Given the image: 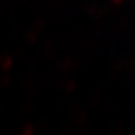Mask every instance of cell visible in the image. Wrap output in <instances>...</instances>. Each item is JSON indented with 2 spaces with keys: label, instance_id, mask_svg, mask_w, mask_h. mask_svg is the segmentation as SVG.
Segmentation results:
<instances>
[{
  "label": "cell",
  "instance_id": "cell-15",
  "mask_svg": "<svg viewBox=\"0 0 135 135\" xmlns=\"http://www.w3.org/2000/svg\"><path fill=\"white\" fill-rule=\"evenodd\" d=\"M80 111H81V108H80V106L76 104V103H72V104L69 106V114L72 115V117H73V115H76Z\"/></svg>",
  "mask_w": 135,
  "mask_h": 135
},
{
  "label": "cell",
  "instance_id": "cell-9",
  "mask_svg": "<svg viewBox=\"0 0 135 135\" xmlns=\"http://www.w3.org/2000/svg\"><path fill=\"white\" fill-rule=\"evenodd\" d=\"M99 101H101V98H99V93L96 91V93H93L90 98H88V108L90 109H96L99 106Z\"/></svg>",
  "mask_w": 135,
  "mask_h": 135
},
{
  "label": "cell",
  "instance_id": "cell-14",
  "mask_svg": "<svg viewBox=\"0 0 135 135\" xmlns=\"http://www.w3.org/2000/svg\"><path fill=\"white\" fill-rule=\"evenodd\" d=\"M129 16H125V15H122V16H119L117 20H115V25H117L119 28H124V26H127L129 25Z\"/></svg>",
  "mask_w": 135,
  "mask_h": 135
},
{
  "label": "cell",
  "instance_id": "cell-3",
  "mask_svg": "<svg viewBox=\"0 0 135 135\" xmlns=\"http://www.w3.org/2000/svg\"><path fill=\"white\" fill-rule=\"evenodd\" d=\"M59 86H60V90L65 91V93H73L75 88H76V81L73 76H65V78H62L59 81Z\"/></svg>",
  "mask_w": 135,
  "mask_h": 135
},
{
  "label": "cell",
  "instance_id": "cell-13",
  "mask_svg": "<svg viewBox=\"0 0 135 135\" xmlns=\"http://www.w3.org/2000/svg\"><path fill=\"white\" fill-rule=\"evenodd\" d=\"M34 130H36V127H34L31 122H28V124H25L23 127H21L20 133H23V135H31V133H34Z\"/></svg>",
  "mask_w": 135,
  "mask_h": 135
},
{
  "label": "cell",
  "instance_id": "cell-17",
  "mask_svg": "<svg viewBox=\"0 0 135 135\" xmlns=\"http://www.w3.org/2000/svg\"><path fill=\"white\" fill-rule=\"evenodd\" d=\"M57 55H59V51L49 49V51H47V60H55V59H57Z\"/></svg>",
  "mask_w": 135,
  "mask_h": 135
},
{
  "label": "cell",
  "instance_id": "cell-11",
  "mask_svg": "<svg viewBox=\"0 0 135 135\" xmlns=\"http://www.w3.org/2000/svg\"><path fill=\"white\" fill-rule=\"evenodd\" d=\"M52 44H54V37L52 36H46V37L41 39V49L47 52L49 49H52Z\"/></svg>",
  "mask_w": 135,
  "mask_h": 135
},
{
  "label": "cell",
  "instance_id": "cell-10",
  "mask_svg": "<svg viewBox=\"0 0 135 135\" xmlns=\"http://www.w3.org/2000/svg\"><path fill=\"white\" fill-rule=\"evenodd\" d=\"M0 65H2V70H3V72H8V70L12 69V65H13V59H12L10 55H2Z\"/></svg>",
  "mask_w": 135,
  "mask_h": 135
},
{
  "label": "cell",
  "instance_id": "cell-2",
  "mask_svg": "<svg viewBox=\"0 0 135 135\" xmlns=\"http://www.w3.org/2000/svg\"><path fill=\"white\" fill-rule=\"evenodd\" d=\"M85 12L88 13L91 18H94V20H101L104 8H103V7H99L98 3H94V2H88V3L85 5Z\"/></svg>",
  "mask_w": 135,
  "mask_h": 135
},
{
  "label": "cell",
  "instance_id": "cell-18",
  "mask_svg": "<svg viewBox=\"0 0 135 135\" xmlns=\"http://www.w3.org/2000/svg\"><path fill=\"white\" fill-rule=\"evenodd\" d=\"M31 111H33V103L31 101H25V104H23V112L28 114V112H31Z\"/></svg>",
  "mask_w": 135,
  "mask_h": 135
},
{
  "label": "cell",
  "instance_id": "cell-8",
  "mask_svg": "<svg viewBox=\"0 0 135 135\" xmlns=\"http://www.w3.org/2000/svg\"><path fill=\"white\" fill-rule=\"evenodd\" d=\"M111 69L115 72V73H122L125 70V60L124 59H115L112 64H111Z\"/></svg>",
  "mask_w": 135,
  "mask_h": 135
},
{
  "label": "cell",
  "instance_id": "cell-19",
  "mask_svg": "<svg viewBox=\"0 0 135 135\" xmlns=\"http://www.w3.org/2000/svg\"><path fill=\"white\" fill-rule=\"evenodd\" d=\"M8 83H10V75H8V73H3V75H2V80H0V85H2V86H7Z\"/></svg>",
  "mask_w": 135,
  "mask_h": 135
},
{
  "label": "cell",
  "instance_id": "cell-22",
  "mask_svg": "<svg viewBox=\"0 0 135 135\" xmlns=\"http://www.w3.org/2000/svg\"><path fill=\"white\" fill-rule=\"evenodd\" d=\"M125 2H133V0H125Z\"/></svg>",
  "mask_w": 135,
  "mask_h": 135
},
{
  "label": "cell",
  "instance_id": "cell-5",
  "mask_svg": "<svg viewBox=\"0 0 135 135\" xmlns=\"http://www.w3.org/2000/svg\"><path fill=\"white\" fill-rule=\"evenodd\" d=\"M23 86H25V90L26 91H36L39 86L36 85V81H34V78L31 75H28V76H25V80H23Z\"/></svg>",
  "mask_w": 135,
  "mask_h": 135
},
{
  "label": "cell",
  "instance_id": "cell-6",
  "mask_svg": "<svg viewBox=\"0 0 135 135\" xmlns=\"http://www.w3.org/2000/svg\"><path fill=\"white\" fill-rule=\"evenodd\" d=\"M46 16H42V15H37L34 20H33V28L36 31H42L44 28H46Z\"/></svg>",
  "mask_w": 135,
  "mask_h": 135
},
{
  "label": "cell",
  "instance_id": "cell-1",
  "mask_svg": "<svg viewBox=\"0 0 135 135\" xmlns=\"http://www.w3.org/2000/svg\"><path fill=\"white\" fill-rule=\"evenodd\" d=\"M57 69H59V72H62V73L70 72L72 69H75V59L70 57V55H64L60 59H57Z\"/></svg>",
  "mask_w": 135,
  "mask_h": 135
},
{
  "label": "cell",
  "instance_id": "cell-23",
  "mask_svg": "<svg viewBox=\"0 0 135 135\" xmlns=\"http://www.w3.org/2000/svg\"><path fill=\"white\" fill-rule=\"evenodd\" d=\"M133 78H135V73H133Z\"/></svg>",
  "mask_w": 135,
  "mask_h": 135
},
{
  "label": "cell",
  "instance_id": "cell-12",
  "mask_svg": "<svg viewBox=\"0 0 135 135\" xmlns=\"http://www.w3.org/2000/svg\"><path fill=\"white\" fill-rule=\"evenodd\" d=\"M103 33H104V28H103V25L96 21V23H94V25L91 26V34H93L94 37H99V36H101Z\"/></svg>",
  "mask_w": 135,
  "mask_h": 135
},
{
  "label": "cell",
  "instance_id": "cell-21",
  "mask_svg": "<svg viewBox=\"0 0 135 135\" xmlns=\"http://www.w3.org/2000/svg\"><path fill=\"white\" fill-rule=\"evenodd\" d=\"M124 2V0H111V3H114V5H120Z\"/></svg>",
  "mask_w": 135,
  "mask_h": 135
},
{
  "label": "cell",
  "instance_id": "cell-20",
  "mask_svg": "<svg viewBox=\"0 0 135 135\" xmlns=\"http://www.w3.org/2000/svg\"><path fill=\"white\" fill-rule=\"evenodd\" d=\"M39 127H41L42 130H44V129H47V122H44V120L41 119V120H39Z\"/></svg>",
  "mask_w": 135,
  "mask_h": 135
},
{
  "label": "cell",
  "instance_id": "cell-4",
  "mask_svg": "<svg viewBox=\"0 0 135 135\" xmlns=\"http://www.w3.org/2000/svg\"><path fill=\"white\" fill-rule=\"evenodd\" d=\"M37 33H39V31H36L33 26L25 33V41H26L28 46H34V44L37 42Z\"/></svg>",
  "mask_w": 135,
  "mask_h": 135
},
{
  "label": "cell",
  "instance_id": "cell-16",
  "mask_svg": "<svg viewBox=\"0 0 135 135\" xmlns=\"http://www.w3.org/2000/svg\"><path fill=\"white\" fill-rule=\"evenodd\" d=\"M111 133H115V135H119V133H124V125L122 124H114L112 127H109Z\"/></svg>",
  "mask_w": 135,
  "mask_h": 135
},
{
  "label": "cell",
  "instance_id": "cell-7",
  "mask_svg": "<svg viewBox=\"0 0 135 135\" xmlns=\"http://www.w3.org/2000/svg\"><path fill=\"white\" fill-rule=\"evenodd\" d=\"M125 72H129L130 75L135 73V54H130L125 59Z\"/></svg>",
  "mask_w": 135,
  "mask_h": 135
}]
</instances>
